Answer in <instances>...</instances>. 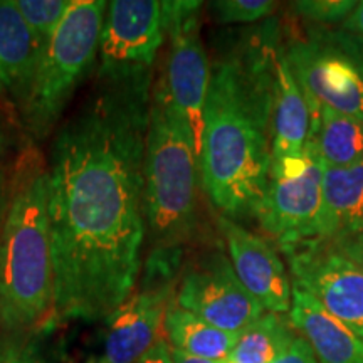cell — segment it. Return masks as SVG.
Returning <instances> with one entry per match:
<instances>
[{"mask_svg": "<svg viewBox=\"0 0 363 363\" xmlns=\"http://www.w3.org/2000/svg\"><path fill=\"white\" fill-rule=\"evenodd\" d=\"M150 72L99 66L93 94L57 130L48 165L52 323L104 321L142 272Z\"/></svg>", "mask_w": 363, "mask_h": 363, "instance_id": "obj_1", "label": "cell"}, {"mask_svg": "<svg viewBox=\"0 0 363 363\" xmlns=\"http://www.w3.org/2000/svg\"><path fill=\"white\" fill-rule=\"evenodd\" d=\"M276 56L271 45H252L211 67L199 172L227 219L254 216L269 184Z\"/></svg>", "mask_w": 363, "mask_h": 363, "instance_id": "obj_2", "label": "cell"}, {"mask_svg": "<svg viewBox=\"0 0 363 363\" xmlns=\"http://www.w3.org/2000/svg\"><path fill=\"white\" fill-rule=\"evenodd\" d=\"M52 311L48 165L29 148L13 163L0 234V326L9 333L51 328Z\"/></svg>", "mask_w": 363, "mask_h": 363, "instance_id": "obj_3", "label": "cell"}, {"mask_svg": "<svg viewBox=\"0 0 363 363\" xmlns=\"http://www.w3.org/2000/svg\"><path fill=\"white\" fill-rule=\"evenodd\" d=\"M145 220L157 246H180L197 224L199 160L163 78L150 101L143 158Z\"/></svg>", "mask_w": 363, "mask_h": 363, "instance_id": "obj_4", "label": "cell"}, {"mask_svg": "<svg viewBox=\"0 0 363 363\" xmlns=\"http://www.w3.org/2000/svg\"><path fill=\"white\" fill-rule=\"evenodd\" d=\"M106 11L104 0H74L40 52L26 96L19 103L22 123L34 140L51 135L93 67Z\"/></svg>", "mask_w": 363, "mask_h": 363, "instance_id": "obj_5", "label": "cell"}, {"mask_svg": "<svg viewBox=\"0 0 363 363\" xmlns=\"http://www.w3.org/2000/svg\"><path fill=\"white\" fill-rule=\"evenodd\" d=\"M182 259V246H160L148 254L140 286L104 320L103 360L138 363L155 345L162 335L167 308L175 298Z\"/></svg>", "mask_w": 363, "mask_h": 363, "instance_id": "obj_6", "label": "cell"}, {"mask_svg": "<svg viewBox=\"0 0 363 363\" xmlns=\"http://www.w3.org/2000/svg\"><path fill=\"white\" fill-rule=\"evenodd\" d=\"M201 7L197 0L163 2L165 35L170 40L163 83L172 106L189 131L197 160H201L203 110L211 84V62L201 39Z\"/></svg>", "mask_w": 363, "mask_h": 363, "instance_id": "obj_7", "label": "cell"}, {"mask_svg": "<svg viewBox=\"0 0 363 363\" xmlns=\"http://www.w3.org/2000/svg\"><path fill=\"white\" fill-rule=\"evenodd\" d=\"M294 286L313 298L363 340V269L328 239H308L281 246Z\"/></svg>", "mask_w": 363, "mask_h": 363, "instance_id": "obj_8", "label": "cell"}, {"mask_svg": "<svg viewBox=\"0 0 363 363\" xmlns=\"http://www.w3.org/2000/svg\"><path fill=\"white\" fill-rule=\"evenodd\" d=\"M284 56L310 104L311 138L320 125L321 106L363 120V76L330 33L296 40Z\"/></svg>", "mask_w": 363, "mask_h": 363, "instance_id": "obj_9", "label": "cell"}, {"mask_svg": "<svg viewBox=\"0 0 363 363\" xmlns=\"http://www.w3.org/2000/svg\"><path fill=\"white\" fill-rule=\"evenodd\" d=\"M174 303L216 328L235 335L266 313L238 279L222 252L199 257L182 271Z\"/></svg>", "mask_w": 363, "mask_h": 363, "instance_id": "obj_10", "label": "cell"}, {"mask_svg": "<svg viewBox=\"0 0 363 363\" xmlns=\"http://www.w3.org/2000/svg\"><path fill=\"white\" fill-rule=\"evenodd\" d=\"M311 163L296 179L271 177L254 216L279 246L298 240L321 239L323 230V162L310 138Z\"/></svg>", "mask_w": 363, "mask_h": 363, "instance_id": "obj_11", "label": "cell"}, {"mask_svg": "<svg viewBox=\"0 0 363 363\" xmlns=\"http://www.w3.org/2000/svg\"><path fill=\"white\" fill-rule=\"evenodd\" d=\"M99 40V66L150 69L165 39L163 2L113 0L108 2Z\"/></svg>", "mask_w": 363, "mask_h": 363, "instance_id": "obj_12", "label": "cell"}, {"mask_svg": "<svg viewBox=\"0 0 363 363\" xmlns=\"http://www.w3.org/2000/svg\"><path fill=\"white\" fill-rule=\"evenodd\" d=\"M219 229L230 254L235 276L264 311L284 315L291 310L293 286L284 262L264 239L238 222L219 216Z\"/></svg>", "mask_w": 363, "mask_h": 363, "instance_id": "obj_13", "label": "cell"}, {"mask_svg": "<svg viewBox=\"0 0 363 363\" xmlns=\"http://www.w3.org/2000/svg\"><path fill=\"white\" fill-rule=\"evenodd\" d=\"M289 323L310 343L318 363H363V340L294 284Z\"/></svg>", "mask_w": 363, "mask_h": 363, "instance_id": "obj_14", "label": "cell"}, {"mask_svg": "<svg viewBox=\"0 0 363 363\" xmlns=\"http://www.w3.org/2000/svg\"><path fill=\"white\" fill-rule=\"evenodd\" d=\"M311 138V113L306 94L283 52L274 65V106H272L271 162L301 155Z\"/></svg>", "mask_w": 363, "mask_h": 363, "instance_id": "obj_15", "label": "cell"}, {"mask_svg": "<svg viewBox=\"0 0 363 363\" xmlns=\"http://www.w3.org/2000/svg\"><path fill=\"white\" fill-rule=\"evenodd\" d=\"M40 49L13 0H0V98L19 106L33 79Z\"/></svg>", "mask_w": 363, "mask_h": 363, "instance_id": "obj_16", "label": "cell"}, {"mask_svg": "<svg viewBox=\"0 0 363 363\" xmlns=\"http://www.w3.org/2000/svg\"><path fill=\"white\" fill-rule=\"evenodd\" d=\"M363 230V160L323 169L321 239H338Z\"/></svg>", "mask_w": 363, "mask_h": 363, "instance_id": "obj_17", "label": "cell"}, {"mask_svg": "<svg viewBox=\"0 0 363 363\" xmlns=\"http://www.w3.org/2000/svg\"><path fill=\"white\" fill-rule=\"evenodd\" d=\"M163 337L174 350L212 362H225L239 335L216 328L172 301L163 318Z\"/></svg>", "mask_w": 363, "mask_h": 363, "instance_id": "obj_18", "label": "cell"}, {"mask_svg": "<svg viewBox=\"0 0 363 363\" xmlns=\"http://www.w3.org/2000/svg\"><path fill=\"white\" fill-rule=\"evenodd\" d=\"M313 140L325 167H348L363 160V120L321 106Z\"/></svg>", "mask_w": 363, "mask_h": 363, "instance_id": "obj_19", "label": "cell"}, {"mask_svg": "<svg viewBox=\"0 0 363 363\" xmlns=\"http://www.w3.org/2000/svg\"><path fill=\"white\" fill-rule=\"evenodd\" d=\"M296 335L283 315L266 311L239 333L229 360L233 363H272L291 345Z\"/></svg>", "mask_w": 363, "mask_h": 363, "instance_id": "obj_20", "label": "cell"}, {"mask_svg": "<svg viewBox=\"0 0 363 363\" xmlns=\"http://www.w3.org/2000/svg\"><path fill=\"white\" fill-rule=\"evenodd\" d=\"M74 0H13L40 52L56 34Z\"/></svg>", "mask_w": 363, "mask_h": 363, "instance_id": "obj_21", "label": "cell"}, {"mask_svg": "<svg viewBox=\"0 0 363 363\" xmlns=\"http://www.w3.org/2000/svg\"><path fill=\"white\" fill-rule=\"evenodd\" d=\"M0 363H52V360L39 337V330H34L12 333L0 342Z\"/></svg>", "mask_w": 363, "mask_h": 363, "instance_id": "obj_22", "label": "cell"}, {"mask_svg": "<svg viewBox=\"0 0 363 363\" xmlns=\"http://www.w3.org/2000/svg\"><path fill=\"white\" fill-rule=\"evenodd\" d=\"M211 6L222 24H247L269 16L276 4L269 0H217Z\"/></svg>", "mask_w": 363, "mask_h": 363, "instance_id": "obj_23", "label": "cell"}, {"mask_svg": "<svg viewBox=\"0 0 363 363\" xmlns=\"http://www.w3.org/2000/svg\"><path fill=\"white\" fill-rule=\"evenodd\" d=\"M355 0H299L293 4V9L303 19L318 22V24H337L345 22L355 11Z\"/></svg>", "mask_w": 363, "mask_h": 363, "instance_id": "obj_24", "label": "cell"}, {"mask_svg": "<svg viewBox=\"0 0 363 363\" xmlns=\"http://www.w3.org/2000/svg\"><path fill=\"white\" fill-rule=\"evenodd\" d=\"M272 363H318L310 343L303 337H296L286 350Z\"/></svg>", "mask_w": 363, "mask_h": 363, "instance_id": "obj_25", "label": "cell"}, {"mask_svg": "<svg viewBox=\"0 0 363 363\" xmlns=\"http://www.w3.org/2000/svg\"><path fill=\"white\" fill-rule=\"evenodd\" d=\"M330 35L331 39L335 40V44H337L338 48L342 49V51L347 54L353 62H355L363 76V40L355 38V35L350 33H345V30H340V33H330Z\"/></svg>", "mask_w": 363, "mask_h": 363, "instance_id": "obj_26", "label": "cell"}, {"mask_svg": "<svg viewBox=\"0 0 363 363\" xmlns=\"http://www.w3.org/2000/svg\"><path fill=\"white\" fill-rule=\"evenodd\" d=\"M331 242H333V246L337 247L340 252L345 254L348 259H352L357 266H360L363 269V230L333 239Z\"/></svg>", "mask_w": 363, "mask_h": 363, "instance_id": "obj_27", "label": "cell"}, {"mask_svg": "<svg viewBox=\"0 0 363 363\" xmlns=\"http://www.w3.org/2000/svg\"><path fill=\"white\" fill-rule=\"evenodd\" d=\"M138 363H174V360H172V348L165 337H163V333L157 340L155 345L140 358Z\"/></svg>", "mask_w": 363, "mask_h": 363, "instance_id": "obj_28", "label": "cell"}, {"mask_svg": "<svg viewBox=\"0 0 363 363\" xmlns=\"http://www.w3.org/2000/svg\"><path fill=\"white\" fill-rule=\"evenodd\" d=\"M9 192H11V174L0 165V234H2L4 220L7 216Z\"/></svg>", "mask_w": 363, "mask_h": 363, "instance_id": "obj_29", "label": "cell"}, {"mask_svg": "<svg viewBox=\"0 0 363 363\" xmlns=\"http://www.w3.org/2000/svg\"><path fill=\"white\" fill-rule=\"evenodd\" d=\"M343 30L363 40V2H358L355 11L343 22Z\"/></svg>", "mask_w": 363, "mask_h": 363, "instance_id": "obj_30", "label": "cell"}, {"mask_svg": "<svg viewBox=\"0 0 363 363\" xmlns=\"http://www.w3.org/2000/svg\"><path fill=\"white\" fill-rule=\"evenodd\" d=\"M16 145V138L12 135L11 125L7 123V120L0 115V158H4Z\"/></svg>", "mask_w": 363, "mask_h": 363, "instance_id": "obj_31", "label": "cell"}, {"mask_svg": "<svg viewBox=\"0 0 363 363\" xmlns=\"http://www.w3.org/2000/svg\"><path fill=\"white\" fill-rule=\"evenodd\" d=\"M172 360H174V363H222V362H212V360H206V358L187 355V353L174 350V348H172Z\"/></svg>", "mask_w": 363, "mask_h": 363, "instance_id": "obj_32", "label": "cell"}, {"mask_svg": "<svg viewBox=\"0 0 363 363\" xmlns=\"http://www.w3.org/2000/svg\"><path fill=\"white\" fill-rule=\"evenodd\" d=\"M84 363H108V362L103 360L101 355H93V357H89Z\"/></svg>", "mask_w": 363, "mask_h": 363, "instance_id": "obj_33", "label": "cell"}, {"mask_svg": "<svg viewBox=\"0 0 363 363\" xmlns=\"http://www.w3.org/2000/svg\"><path fill=\"white\" fill-rule=\"evenodd\" d=\"M222 363H233L230 360H225V362H222Z\"/></svg>", "mask_w": 363, "mask_h": 363, "instance_id": "obj_34", "label": "cell"}]
</instances>
